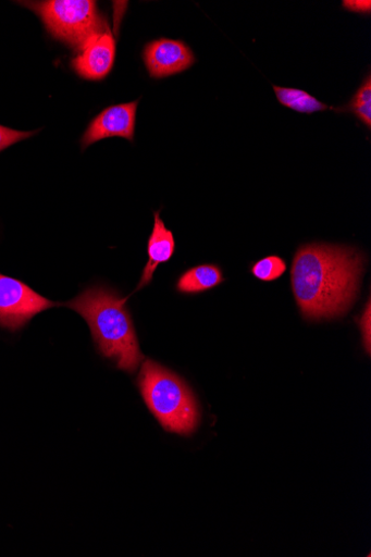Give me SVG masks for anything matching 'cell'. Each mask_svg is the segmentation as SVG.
<instances>
[{
	"label": "cell",
	"mask_w": 371,
	"mask_h": 557,
	"mask_svg": "<svg viewBox=\"0 0 371 557\" xmlns=\"http://www.w3.org/2000/svg\"><path fill=\"white\" fill-rule=\"evenodd\" d=\"M363 261L353 247L301 246L294 258L292 285L302 315L312 321L343 317L357 298Z\"/></svg>",
	"instance_id": "obj_1"
},
{
	"label": "cell",
	"mask_w": 371,
	"mask_h": 557,
	"mask_svg": "<svg viewBox=\"0 0 371 557\" xmlns=\"http://www.w3.org/2000/svg\"><path fill=\"white\" fill-rule=\"evenodd\" d=\"M128 297L121 298L106 287H90L65 304L85 321L98 351L115 362L118 369L134 374L144 360L132 317Z\"/></svg>",
	"instance_id": "obj_2"
},
{
	"label": "cell",
	"mask_w": 371,
	"mask_h": 557,
	"mask_svg": "<svg viewBox=\"0 0 371 557\" xmlns=\"http://www.w3.org/2000/svg\"><path fill=\"white\" fill-rule=\"evenodd\" d=\"M138 387L147 408L165 431L191 435L200 422L198 401L185 381L161 364L146 360Z\"/></svg>",
	"instance_id": "obj_3"
},
{
	"label": "cell",
	"mask_w": 371,
	"mask_h": 557,
	"mask_svg": "<svg viewBox=\"0 0 371 557\" xmlns=\"http://www.w3.org/2000/svg\"><path fill=\"white\" fill-rule=\"evenodd\" d=\"M25 5L41 18L52 37L78 53L90 40L110 29L92 0H47Z\"/></svg>",
	"instance_id": "obj_4"
},
{
	"label": "cell",
	"mask_w": 371,
	"mask_h": 557,
	"mask_svg": "<svg viewBox=\"0 0 371 557\" xmlns=\"http://www.w3.org/2000/svg\"><path fill=\"white\" fill-rule=\"evenodd\" d=\"M60 306L23 282L0 274V326L18 331L35 315Z\"/></svg>",
	"instance_id": "obj_5"
},
{
	"label": "cell",
	"mask_w": 371,
	"mask_h": 557,
	"mask_svg": "<svg viewBox=\"0 0 371 557\" xmlns=\"http://www.w3.org/2000/svg\"><path fill=\"white\" fill-rule=\"evenodd\" d=\"M143 60L150 77L162 79L189 70L196 58L191 48L182 40L156 39L144 48Z\"/></svg>",
	"instance_id": "obj_6"
},
{
	"label": "cell",
	"mask_w": 371,
	"mask_h": 557,
	"mask_svg": "<svg viewBox=\"0 0 371 557\" xmlns=\"http://www.w3.org/2000/svg\"><path fill=\"white\" fill-rule=\"evenodd\" d=\"M139 100L104 109L88 125L82 138L83 149L106 138L134 141Z\"/></svg>",
	"instance_id": "obj_7"
},
{
	"label": "cell",
	"mask_w": 371,
	"mask_h": 557,
	"mask_svg": "<svg viewBox=\"0 0 371 557\" xmlns=\"http://www.w3.org/2000/svg\"><path fill=\"white\" fill-rule=\"evenodd\" d=\"M116 58V40L108 29L90 40L72 61L78 76L87 81H102L112 72Z\"/></svg>",
	"instance_id": "obj_8"
},
{
	"label": "cell",
	"mask_w": 371,
	"mask_h": 557,
	"mask_svg": "<svg viewBox=\"0 0 371 557\" xmlns=\"http://www.w3.org/2000/svg\"><path fill=\"white\" fill-rule=\"evenodd\" d=\"M153 215L154 223L147 245L148 262L135 292L150 284L157 268L168 263L173 258L176 248L173 232L166 227L161 219V211L154 212Z\"/></svg>",
	"instance_id": "obj_9"
},
{
	"label": "cell",
	"mask_w": 371,
	"mask_h": 557,
	"mask_svg": "<svg viewBox=\"0 0 371 557\" xmlns=\"http://www.w3.org/2000/svg\"><path fill=\"white\" fill-rule=\"evenodd\" d=\"M222 270L213 264H205L185 272L177 282V290L184 294H198L221 285L224 282Z\"/></svg>",
	"instance_id": "obj_10"
},
{
	"label": "cell",
	"mask_w": 371,
	"mask_h": 557,
	"mask_svg": "<svg viewBox=\"0 0 371 557\" xmlns=\"http://www.w3.org/2000/svg\"><path fill=\"white\" fill-rule=\"evenodd\" d=\"M275 95L280 103L300 114L311 115L313 113L326 112L332 108L317 99L309 92L288 87L273 86Z\"/></svg>",
	"instance_id": "obj_11"
},
{
	"label": "cell",
	"mask_w": 371,
	"mask_h": 557,
	"mask_svg": "<svg viewBox=\"0 0 371 557\" xmlns=\"http://www.w3.org/2000/svg\"><path fill=\"white\" fill-rule=\"evenodd\" d=\"M344 112L354 114L368 129L371 128V76L368 74Z\"/></svg>",
	"instance_id": "obj_12"
},
{
	"label": "cell",
	"mask_w": 371,
	"mask_h": 557,
	"mask_svg": "<svg viewBox=\"0 0 371 557\" xmlns=\"http://www.w3.org/2000/svg\"><path fill=\"white\" fill-rule=\"evenodd\" d=\"M287 271L286 262L280 257H269L256 262L251 268L252 275L262 282H273Z\"/></svg>",
	"instance_id": "obj_13"
},
{
	"label": "cell",
	"mask_w": 371,
	"mask_h": 557,
	"mask_svg": "<svg viewBox=\"0 0 371 557\" xmlns=\"http://www.w3.org/2000/svg\"><path fill=\"white\" fill-rule=\"evenodd\" d=\"M37 132H21L0 125V151L34 136Z\"/></svg>",
	"instance_id": "obj_14"
},
{
	"label": "cell",
	"mask_w": 371,
	"mask_h": 557,
	"mask_svg": "<svg viewBox=\"0 0 371 557\" xmlns=\"http://www.w3.org/2000/svg\"><path fill=\"white\" fill-rule=\"evenodd\" d=\"M360 327L363 338V346L366 347L367 352L370 354V301H368L366 311L362 314Z\"/></svg>",
	"instance_id": "obj_15"
},
{
	"label": "cell",
	"mask_w": 371,
	"mask_h": 557,
	"mask_svg": "<svg viewBox=\"0 0 371 557\" xmlns=\"http://www.w3.org/2000/svg\"><path fill=\"white\" fill-rule=\"evenodd\" d=\"M343 8L353 13L370 15L371 3L369 0L367 2H362V0H347L346 2L345 0Z\"/></svg>",
	"instance_id": "obj_16"
}]
</instances>
